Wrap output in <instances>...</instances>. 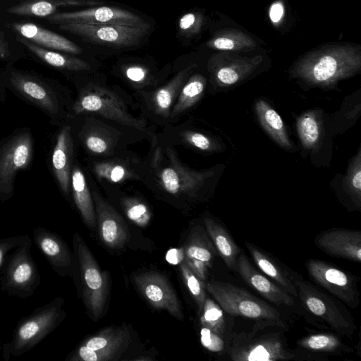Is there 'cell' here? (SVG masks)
Here are the masks:
<instances>
[{"label": "cell", "mask_w": 361, "mask_h": 361, "mask_svg": "<svg viewBox=\"0 0 361 361\" xmlns=\"http://www.w3.org/2000/svg\"><path fill=\"white\" fill-rule=\"evenodd\" d=\"M0 81L21 100L42 111L52 125L60 126L68 121L72 103L68 91L57 82L11 68L0 73Z\"/></svg>", "instance_id": "obj_1"}, {"label": "cell", "mask_w": 361, "mask_h": 361, "mask_svg": "<svg viewBox=\"0 0 361 361\" xmlns=\"http://www.w3.org/2000/svg\"><path fill=\"white\" fill-rule=\"evenodd\" d=\"M73 244L75 257L73 278L89 316L97 322L104 314L109 291V277L106 271H102L79 233L73 234Z\"/></svg>", "instance_id": "obj_2"}, {"label": "cell", "mask_w": 361, "mask_h": 361, "mask_svg": "<svg viewBox=\"0 0 361 361\" xmlns=\"http://www.w3.org/2000/svg\"><path fill=\"white\" fill-rule=\"evenodd\" d=\"M206 291L223 310L232 317H243L255 323L279 328L286 327L279 311L247 290L223 281L204 282Z\"/></svg>", "instance_id": "obj_3"}, {"label": "cell", "mask_w": 361, "mask_h": 361, "mask_svg": "<svg viewBox=\"0 0 361 361\" xmlns=\"http://www.w3.org/2000/svg\"><path fill=\"white\" fill-rule=\"evenodd\" d=\"M63 305V298L58 297L20 319L11 341L3 345L4 360L30 350L51 334L66 317Z\"/></svg>", "instance_id": "obj_4"}, {"label": "cell", "mask_w": 361, "mask_h": 361, "mask_svg": "<svg viewBox=\"0 0 361 361\" xmlns=\"http://www.w3.org/2000/svg\"><path fill=\"white\" fill-rule=\"evenodd\" d=\"M226 353L233 361H278L300 360L288 348L286 341L279 332L258 333L253 326L248 333H233Z\"/></svg>", "instance_id": "obj_5"}, {"label": "cell", "mask_w": 361, "mask_h": 361, "mask_svg": "<svg viewBox=\"0 0 361 361\" xmlns=\"http://www.w3.org/2000/svg\"><path fill=\"white\" fill-rule=\"evenodd\" d=\"M293 281L304 309L338 334L351 337L356 325L351 314L338 299L319 290L292 271Z\"/></svg>", "instance_id": "obj_6"}, {"label": "cell", "mask_w": 361, "mask_h": 361, "mask_svg": "<svg viewBox=\"0 0 361 361\" xmlns=\"http://www.w3.org/2000/svg\"><path fill=\"white\" fill-rule=\"evenodd\" d=\"M35 153V140L30 128H16L0 140V201L14 194L15 180L20 171L28 170Z\"/></svg>", "instance_id": "obj_7"}, {"label": "cell", "mask_w": 361, "mask_h": 361, "mask_svg": "<svg viewBox=\"0 0 361 361\" xmlns=\"http://www.w3.org/2000/svg\"><path fill=\"white\" fill-rule=\"evenodd\" d=\"M360 66V57L355 53L338 49L318 53L303 60L295 68V75L310 85L329 87L355 73Z\"/></svg>", "instance_id": "obj_8"}, {"label": "cell", "mask_w": 361, "mask_h": 361, "mask_svg": "<svg viewBox=\"0 0 361 361\" xmlns=\"http://www.w3.org/2000/svg\"><path fill=\"white\" fill-rule=\"evenodd\" d=\"M32 240H25L8 255L0 270V288L8 295L27 298L40 284V275L31 255Z\"/></svg>", "instance_id": "obj_9"}, {"label": "cell", "mask_w": 361, "mask_h": 361, "mask_svg": "<svg viewBox=\"0 0 361 361\" xmlns=\"http://www.w3.org/2000/svg\"><path fill=\"white\" fill-rule=\"evenodd\" d=\"M85 112L97 113L110 120L140 130L145 128L143 122L128 114L121 101L114 94L100 87L84 88L80 91L69 110V120Z\"/></svg>", "instance_id": "obj_10"}, {"label": "cell", "mask_w": 361, "mask_h": 361, "mask_svg": "<svg viewBox=\"0 0 361 361\" xmlns=\"http://www.w3.org/2000/svg\"><path fill=\"white\" fill-rule=\"evenodd\" d=\"M310 278L329 294L352 309L360 303L358 279L329 262L310 259L305 263Z\"/></svg>", "instance_id": "obj_11"}, {"label": "cell", "mask_w": 361, "mask_h": 361, "mask_svg": "<svg viewBox=\"0 0 361 361\" xmlns=\"http://www.w3.org/2000/svg\"><path fill=\"white\" fill-rule=\"evenodd\" d=\"M130 341L124 326H109L85 338L68 356V361L117 360Z\"/></svg>", "instance_id": "obj_12"}, {"label": "cell", "mask_w": 361, "mask_h": 361, "mask_svg": "<svg viewBox=\"0 0 361 361\" xmlns=\"http://www.w3.org/2000/svg\"><path fill=\"white\" fill-rule=\"evenodd\" d=\"M61 30L81 37L84 41L105 47L123 49L138 45L148 29L121 25H58Z\"/></svg>", "instance_id": "obj_13"}, {"label": "cell", "mask_w": 361, "mask_h": 361, "mask_svg": "<svg viewBox=\"0 0 361 361\" xmlns=\"http://www.w3.org/2000/svg\"><path fill=\"white\" fill-rule=\"evenodd\" d=\"M169 163L158 169L155 177L160 188L175 197H195L213 171H196L184 166L170 148L166 150Z\"/></svg>", "instance_id": "obj_14"}, {"label": "cell", "mask_w": 361, "mask_h": 361, "mask_svg": "<svg viewBox=\"0 0 361 361\" xmlns=\"http://www.w3.org/2000/svg\"><path fill=\"white\" fill-rule=\"evenodd\" d=\"M46 19L51 24L121 25L149 29V25L140 16L116 6H97L72 11L56 12Z\"/></svg>", "instance_id": "obj_15"}, {"label": "cell", "mask_w": 361, "mask_h": 361, "mask_svg": "<svg viewBox=\"0 0 361 361\" xmlns=\"http://www.w3.org/2000/svg\"><path fill=\"white\" fill-rule=\"evenodd\" d=\"M133 283L144 298L154 308L167 311L176 319L184 315L178 297L168 279L156 271L133 275Z\"/></svg>", "instance_id": "obj_16"}, {"label": "cell", "mask_w": 361, "mask_h": 361, "mask_svg": "<svg viewBox=\"0 0 361 361\" xmlns=\"http://www.w3.org/2000/svg\"><path fill=\"white\" fill-rule=\"evenodd\" d=\"M49 155V167L66 198L71 195V176L73 167L74 139L68 121L59 126Z\"/></svg>", "instance_id": "obj_17"}, {"label": "cell", "mask_w": 361, "mask_h": 361, "mask_svg": "<svg viewBox=\"0 0 361 361\" xmlns=\"http://www.w3.org/2000/svg\"><path fill=\"white\" fill-rule=\"evenodd\" d=\"M92 195L101 241L110 249L123 248L130 240V233L126 221L98 192L93 191Z\"/></svg>", "instance_id": "obj_18"}, {"label": "cell", "mask_w": 361, "mask_h": 361, "mask_svg": "<svg viewBox=\"0 0 361 361\" xmlns=\"http://www.w3.org/2000/svg\"><path fill=\"white\" fill-rule=\"evenodd\" d=\"M33 238L35 245L59 276L73 277L74 253L61 236L43 227H37L33 231Z\"/></svg>", "instance_id": "obj_19"}, {"label": "cell", "mask_w": 361, "mask_h": 361, "mask_svg": "<svg viewBox=\"0 0 361 361\" xmlns=\"http://www.w3.org/2000/svg\"><path fill=\"white\" fill-rule=\"evenodd\" d=\"M314 243L326 255L354 262H361V231L331 228L315 237Z\"/></svg>", "instance_id": "obj_20"}, {"label": "cell", "mask_w": 361, "mask_h": 361, "mask_svg": "<svg viewBox=\"0 0 361 361\" xmlns=\"http://www.w3.org/2000/svg\"><path fill=\"white\" fill-rule=\"evenodd\" d=\"M236 272L243 281L264 298L277 306H293V297L257 270L241 252L237 261Z\"/></svg>", "instance_id": "obj_21"}, {"label": "cell", "mask_w": 361, "mask_h": 361, "mask_svg": "<svg viewBox=\"0 0 361 361\" xmlns=\"http://www.w3.org/2000/svg\"><path fill=\"white\" fill-rule=\"evenodd\" d=\"M245 245L259 270L288 294L295 298L298 297L297 290L293 281L292 270L282 265L271 255L256 245L245 240Z\"/></svg>", "instance_id": "obj_22"}, {"label": "cell", "mask_w": 361, "mask_h": 361, "mask_svg": "<svg viewBox=\"0 0 361 361\" xmlns=\"http://www.w3.org/2000/svg\"><path fill=\"white\" fill-rule=\"evenodd\" d=\"M13 28L23 37L43 48L79 54L81 48L68 39L32 23H14Z\"/></svg>", "instance_id": "obj_23"}, {"label": "cell", "mask_w": 361, "mask_h": 361, "mask_svg": "<svg viewBox=\"0 0 361 361\" xmlns=\"http://www.w3.org/2000/svg\"><path fill=\"white\" fill-rule=\"evenodd\" d=\"M203 223L218 255L230 269L236 271L238 258L241 252L240 247L226 227L214 217L204 215Z\"/></svg>", "instance_id": "obj_24"}, {"label": "cell", "mask_w": 361, "mask_h": 361, "mask_svg": "<svg viewBox=\"0 0 361 361\" xmlns=\"http://www.w3.org/2000/svg\"><path fill=\"white\" fill-rule=\"evenodd\" d=\"M104 0H29L7 9L11 14L47 17L56 13L59 7L97 6L105 4Z\"/></svg>", "instance_id": "obj_25"}, {"label": "cell", "mask_w": 361, "mask_h": 361, "mask_svg": "<svg viewBox=\"0 0 361 361\" xmlns=\"http://www.w3.org/2000/svg\"><path fill=\"white\" fill-rule=\"evenodd\" d=\"M71 194L85 225L97 226L94 204L85 177L80 168L74 164L71 176Z\"/></svg>", "instance_id": "obj_26"}, {"label": "cell", "mask_w": 361, "mask_h": 361, "mask_svg": "<svg viewBox=\"0 0 361 361\" xmlns=\"http://www.w3.org/2000/svg\"><path fill=\"white\" fill-rule=\"evenodd\" d=\"M184 255L199 260L212 268L218 255L206 229L201 225L192 226L183 247Z\"/></svg>", "instance_id": "obj_27"}, {"label": "cell", "mask_w": 361, "mask_h": 361, "mask_svg": "<svg viewBox=\"0 0 361 361\" xmlns=\"http://www.w3.org/2000/svg\"><path fill=\"white\" fill-rule=\"evenodd\" d=\"M255 112L263 128L276 142L287 150L294 149L281 117L267 102L257 100Z\"/></svg>", "instance_id": "obj_28"}, {"label": "cell", "mask_w": 361, "mask_h": 361, "mask_svg": "<svg viewBox=\"0 0 361 361\" xmlns=\"http://www.w3.org/2000/svg\"><path fill=\"white\" fill-rule=\"evenodd\" d=\"M17 39L45 63L56 68L68 71H87L90 68L85 61L79 58L43 48L24 37H18Z\"/></svg>", "instance_id": "obj_29"}, {"label": "cell", "mask_w": 361, "mask_h": 361, "mask_svg": "<svg viewBox=\"0 0 361 361\" xmlns=\"http://www.w3.org/2000/svg\"><path fill=\"white\" fill-rule=\"evenodd\" d=\"M225 312L211 298H206L202 310L199 314L200 324L219 335L227 343L233 334L231 322L228 321Z\"/></svg>", "instance_id": "obj_30"}, {"label": "cell", "mask_w": 361, "mask_h": 361, "mask_svg": "<svg viewBox=\"0 0 361 361\" xmlns=\"http://www.w3.org/2000/svg\"><path fill=\"white\" fill-rule=\"evenodd\" d=\"M297 345L304 350L314 353L341 354L353 351V348L331 333L310 334L298 340Z\"/></svg>", "instance_id": "obj_31"}, {"label": "cell", "mask_w": 361, "mask_h": 361, "mask_svg": "<svg viewBox=\"0 0 361 361\" xmlns=\"http://www.w3.org/2000/svg\"><path fill=\"white\" fill-rule=\"evenodd\" d=\"M206 87L205 78L200 74L192 75L181 87L171 116H178L194 106L202 97Z\"/></svg>", "instance_id": "obj_32"}, {"label": "cell", "mask_w": 361, "mask_h": 361, "mask_svg": "<svg viewBox=\"0 0 361 361\" xmlns=\"http://www.w3.org/2000/svg\"><path fill=\"white\" fill-rule=\"evenodd\" d=\"M192 66L180 71L166 85L159 89L154 96L156 109L160 114L169 112L174 97L181 89L182 85L190 72Z\"/></svg>", "instance_id": "obj_33"}, {"label": "cell", "mask_w": 361, "mask_h": 361, "mask_svg": "<svg viewBox=\"0 0 361 361\" xmlns=\"http://www.w3.org/2000/svg\"><path fill=\"white\" fill-rule=\"evenodd\" d=\"M297 130L302 145L307 149L314 148L321 137V122L314 111H309L297 120Z\"/></svg>", "instance_id": "obj_34"}, {"label": "cell", "mask_w": 361, "mask_h": 361, "mask_svg": "<svg viewBox=\"0 0 361 361\" xmlns=\"http://www.w3.org/2000/svg\"><path fill=\"white\" fill-rule=\"evenodd\" d=\"M253 67L252 64L245 62L221 65L214 72L216 81L222 87L233 86L249 75Z\"/></svg>", "instance_id": "obj_35"}, {"label": "cell", "mask_w": 361, "mask_h": 361, "mask_svg": "<svg viewBox=\"0 0 361 361\" xmlns=\"http://www.w3.org/2000/svg\"><path fill=\"white\" fill-rule=\"evenodd\" d=\"M344 188L355 204L360 207L361 200V152L358 150L352 159L344 179Z\"/></svg>", "instance_id": "obj_36"}, {"label": "cell", "mask_w": 361, "mask_h": 361, "mask_svg": "<svg viewBox=\"0 0 361 361\" xmlns=\"http://www.w3.org/2000/svg\"><path fill=\"white\" fill-rule=\"evenodd\" d=\"M179 267L184 283L193 298L197 305V313L200 314L207 298L204 282L202 281L183 262L180 264Z\"/></svg>", "instance_id": "obj_37"}, {"label": "cell", "mask_w": 361, "mask_h": 361, "mask_svg": "<svg viewBox=\"0 0 361 361\" xmlns=\"http://www.w3.org/2000/svg\"><path fill=\"white\" fill-rule=\"evenodd\" d=\"M127 217L140 227L147 226L151 219L149 207L142 201L133 197H128L122 202Z\"/></svg>", "instance_id": "obj_38"}, {"label": "cell", "mask_w": 361, "mask_h": 361, "mask_svg": "<svg viewBox=\"0 0 361 361\" xmlns=\"http://www.w3.org/2000/svg\"><path fill=\"white\" fill-rule=\"evenodd\" d=\"M94 169L99 178L114 183L121 182L131 175L126 166L114 161L97 162L94 164Z\"/></svg>", "instance_id": "obj_39"}, {"label": "cell", "mask_w": 361, "mask_h": 361, "mask_svg": "<svg viewBox=\"0 0 361 361\" xmlns=\"http://www.w3.org/2000/svg\"><path fill=\"white\" fill-rule=\"evenodd\" d=\"M202 23V17L200 13H186L178 20V32L183 37L190 38L200 32Z\"/></svg>", "instance_id": "obj_40"}, {"label": "cell", "mask_w": 361, "mask_h": 361, "mask_svg": "<svg viewBox=\"0 0 361 361\" xmlns=\"http://www.w3.org/2000/svg\"><path fill=\"white\" fill-rule=\"evenodd\" d=\"M200 341L205 348L213 353H221L226 350V342L219 335L206 327L202 326Z\"/></svg>", "instance_id": "obj_41"}, {"label": "cell", "mask_w": 361, "mask_h": 361, "mask_svg": "<svg viewBox=\"0 0 361 361\" xmlns=\"http://www.w3.org/2000/svg\"><path fill=\"white\" fill-rule=\"evenodd\" d=\"M183 133V139L184 141L197 149L202 151H212L216 149L214 142L209 137L202 133L191 130Z\"/></svg>", "instance_id": "obj_42"}, {"label": "cell", "mask_w": 361, "mask_h": 361, "mask_svg": "<svg viewBox=\"0 0 361 361\" xmlns=\"http://www.w3.org/2000/svg\"><path fill=\"white\" fill-rule=\"evenodd\" d=\"M80 137L89 151L96 154H105L110 149L109 142L102 135L97 133L80 134Z\"/></svg>", "instance_id": "obj_43"}, {"label": "cell", "mask_w": 361, "mask_h": 361, "mask_svg": "<svg viewBox=\"0 0 361 361\" xmlns=\"http://www.w3.org/2000/svg\"><path fill=\"white\" fill-rule=\"evenodd\" d=\"M25 235H16L0 239V270L8 253L18 247L25 238Z\"/></svg>", "instance_id": "obj_44"}, {"label": "cell", "mask_w": 361, "mask_h": 361, "mask_svg": "<svg viewBox=\"0 0 361 361\" xmlns=\"http://www.w3.org/2000/svg\"><path fill=\"white\" fill-rule=\"evenodd\" d=\"M183 262L185 263L192 272L203 282H206L208 267L202 262L189 258L184 255Z\"/></svg>", "instance_id": "obj_45"}, {"label": "cell", "mask_w": 361, "mask_h": 361, "mask_svg": "<svg viewBox=\"0 0 361 361\" xmlns=\"http://www.w3.org/2000/svg\"><path fill=\"white\" fill-rule=\"evenodd\" d=\"M126 75L131 81L139 82L143 81L147 75V71L140 66H131L126 69Z\"/></svg>", "instance_id": "obj_46"}, {"label": "cell", "mask_w": 361, "mask_h": 361, "mask_svg": "<svg viewBox=\"0 0 361 361\" xmlns=\"http://www.w3.org/2000/svg\"><path fill=\"white\" fill-rule=\"evenodd\" d=\"M210 46L219 50H231L235 47L233 39L228 37H218L212 39Z\"/></svg>", "instance_id": "obj_47"}, {"label": "cell", "mask_w": 361, "mask_h": 361, "mask_svg": "<svg viewBox=\"0 0 361 361\" xmlns=\"http://www.w3.org/2000/svg\"><path fill=\"white\" fill-rule=\"evenodd\" d=\"M283 14V7L279 2L274 4L269 11L270 19L273 23H278Z\"/></svg>", "instance_id": "obj_48"}, {"label": "cell", "mask_w": 361, "mask_h": 361, "mask_svg": "<svg viewBox=\"0 0 361 361\" xmlns=\"http://www.w3.org/2000/svg\"><path fill=\"white\" fill-rule=\"evenodd\" d=\"M9 52L6 46L0 42V59H6L8 57Z\"/></svg>", "instance_id": "obj_49"}, {"label": "cell", "mask_w": 361, "mask_h": 361, "mask_svg": "<svg viewBox=\"0 0 361 361\" xmlns=\"http://www.w3.org/2000/svg\"><path fill=\"white\" fill-rule=\"evenodd\" d=\"M6 88L0 81V102H4L6 98Z\"/></svg>", "instance_id": "obj_50"}, {"label": "cell", "mask_w": 361, "mask_h": 361, "mask_svg": "<svg viewBox=\"0 0 361 361\" xmlns=\"http://www.w3.org/2000/svg\"><path fill=\"white\" fill-rule=\"evenodd\" d=\"M0 350H1V341H0Z\"/></svg>", "instance_id": "obj_51"}]
</instances>
